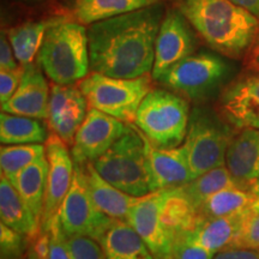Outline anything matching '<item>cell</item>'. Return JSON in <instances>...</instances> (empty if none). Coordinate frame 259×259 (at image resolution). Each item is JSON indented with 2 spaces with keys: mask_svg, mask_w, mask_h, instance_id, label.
Wrapping results in <instances>:
<instances>
[{
  "mask_svg": "<svg viewBox=\"0 0 259 259\" xmlns=\"http://www.w3.org/2000/svg\"><path fill=\"white\" fill-rule=\"evenodd\" d=\"M92 163L103 179L131 196L143 197L151 192L144 136L132 122L127 124L125 134Z\"/></svg>",
  "mask_w": 259,
  "mask_h": 259,
  "instance_id": "277c9868",
  "label": "cell"
},
{
  "mask_svg": "<svg viewBox=\"0 0 259 259\" xmlns=\"http://www.w3.org/2000/svg\"><path fill=\"white\" fill-rule=\"evenodd\" d=\"M231 66L209 52L193 53L170 67L157 82L192 101H202L225 83Z\"/></svg>",
  "mask_w": 259,
  "mask_h": 259,
  "instance_id": "ba28073f",
  "label": "cell"
},
{
  "mask_svg": "<svg viewBox=\"0 0 259 259\" xmlns=\"http://www.w3.org/2000/svg\"><path fill=\"white\" fill-rule=\"evenodd\" d=\"M233 136L221 118L206 108L194 107L183 145L193 179L213 168L226 166V155Z\"/></svg>",
  "mask_w": 259,
  "mask_h": 259,
  "instance_id": "52a82bcc",
  "label": "cell"
},
{
  "mask_svg": "<svg viewBox=\"0 0 259 259\" xmlns=\"http://www.w3.org/2000/svg\"><path fill=\"white\" fill-rule=\"evenodd\" d=\"M18 67H21V65L16 59L8 34L3 29L0 34V70H16Z\"/></svg>",
  "mask_w": 259,
  "mask_h": 259,
  "instance_id": "d590c367",
  "label": "cell"
},
{
  "mask_svg": "<svg viewBox=\"0 0 259 259\" xmlns=\"http://www.w3.org/2000/svg\"><path fill=\"white\" fill-rule=\"evenodd\" d=\"M0 218L2 223L25 235L30 241L41 234L40 222L4 174L0 177Z\"/></svg>",
  "mask_w": 259,
  "mask_h": 259,
  "instance_id": "44dd1931",
  "label": "cell"
},
{
  "mask_svg": "<svg viewBox=\"0 0 259 259\" xmlns=\"http://www.w3.org/2000/svg\"><path fill=\"white\" fill-rule=\"evenodd\" d=\"M83 169L89 192L97 208L109 218L126 222L130 209L141 197L131 196L103 179L92 162L84 164Z\"/></svg>",
  "mask_w": 259,
  "mask_h": 259,
  "instance_id": "ffe728a7",
  "label": "cell"
},
{
  "mask_svg": "<svg viewBox=\"0 0 259 259\" xmlns=\"http://www.w3.org/2000/svg\"><path fill=\"white\" fill-rule=\"evenodd\" d=\"M23 74V66L16 70H0V102L5 103L11 99Z\"/></svg>",
  "mask_w": 259,
  "mask_h": 259,
  "instance_id": "e575fe53",
  "label": "cell"
},
{
  "mask_svg": "<svg viewBox=\"0 0 259 259\" xmlns=\"http://www.w3.org/2000/svg\"><path fill=\"white\" fill-rule=\"evenodd\" d=\"M46 157L50 164L46 199L41 220V233H48L58 216L61 204L72 185L74 162L71 149L63 139L51 132L45 142Z\"/></svg>",
  "mask_w": 259,
  "mask_h": 259,
  "instance_id": "7c38bea8",
  "label": "cell"
},
{
  "mask_svg": "<svg viewBox=\"0 0 259 259\" xmlns=\"http://www.w3.org/2000/svg\"><path fill=\"white\" fill-rule=\"evenodd\" d=\"M166 14L163 3L89 25L90 71L115 78L151 72L155 44Z\"/></svg>",
  "mask_w": 259,
  "mask_h": 259,
  "instance_id": "6da1fadb",
  "label": "cell"
},
{
  "mask_svg": "<svg viewBox=\"0 0 259 259\" xmlns=\"http://www.w3.org/2000/svg\"><path fill=\"white\" fill-rule=\"evenodd\" d=\"M46 155V148L42 143L12 144L0 148V168L2 174L11 180L12 178Z\"/></svg>",
  "mask_w": 259,
  "mask_h": 259,
  "instance_id": "f1b7e54d",
  "label": "cell"
},
{
  "mask_svg": "<svg viewBox=\"0 0 259 259\" xmlns=\"http://www.w3.org/2000/svg\"><path fill=\"white\" fill-rule=\"evenodd\" d=\"M226 167L239 186L253 189L259 180V128H244L233 137Z\"/></svg>",
  "mask_w": 259,
  "mask_h": 259,
  "instance_id": "ac0fdd59",
  "label": "cell"
},
{
  "mask_svg": "<svg viewBox=\"0 0 259 259\" xmlns=\"http://www.w3.org/2000/svg\"><path fill=\"white\" fill-rule=\"evenodd\" d=\"M47 127L41 119L2 112L0 142L4 145L45 143L50 136Z\"/></svg>",
  "mask_w": 259,
  "mask_h": 259,
  "instance_id": "484cf974",
  "label": "cell"
},
{
  "mask_svg": "<svg viewBox=\"0 0 259 259\" xmlns=\"http://www.w3.org/2000/svg\"><path fill=\"white\" fill-rule=\"evenodd\" d=\"M88 107L87 97L78 85L53 83L48 102V128L71 148L74 136L88 114Z\"/></svg>",
  "mask_w": 259,
  "mask_h": 259,
  "instance_id": "5bb4252c",
  "label": "cell"
},
{
  "mask_svg": "<svg viewBox=\"0 0 259 259\" xmlns=\"http://www.w3.org/2000/svg\"><path fill=\"white\" fill-rule=\"evenodd\" d=\"M149 74L138 78H115L90 72L78 83L89 108L114 116L124 122H134L144 97L151 90Z\"/></svg>",
  "mask_w": 259,
  "mask_h": 259,
  "instance_id": "8992f818",
  "label": "cell"
},
{
  "mask_svg": "<svg viewBox=\"0 0 259 259\" xmlns=\"http://www.w3.org/2000/svg\"><path fill=\"white\" fill-rule=\"evenodd\" d=\"M250 208V206H248ZM248 208L231 215L219 216V218L200 219L192 231L186 233L190 240L208 248L213 253L227 250L232 241L240 231L244 220L247 215Z\"/></svg>",
  "mask_w": 259,
  "mask_h": 259,
  "instance_id": "d6986e66",
  "label": "cell"
},
{
  "mask_svg": "<svg viewBox=\"0 0 259 259\" xmlns=\"http://www.w3.org/2000/svg\"><path fill=\"white\" fill-rule=\"evenodd\" d=\"M0 259H8V258H0Z\"/></svg>",
  "mask_w": 259,
  "mask_h": 259,
  "instance_id": "7bdbcfd3",
  "label": "cell"
},
{
  "mask_svg": "<svg viewBox=\"0 0 259 259\" xmlns=\"http://www.w3.org/2000/svg\"><path fill=\"white\" fill-rule=\"evenodd\" d=\"M216 253L209 251L186 236H180L174 248L173 259H213Z\"/></svg>",
  "mask_w": 259,
  "mask_h": 259,
  "instance_id": "d6a6232c",
  "label": "cell"
},
{
  "mask_svg": "<svg viewBox=\"0 0 259 259\" xmlns=\"http://www.w3.org/2000/svg\"><path fill=\"white\" fill-rule=\"evenodd\" d=\"M30 240L4 223L0 225V258L27 259Z\"/></svg>",
  "mask_w": 259,
  "mask_h": 259,
  "instance_id": "4dcf8cb0",
  "label": "cell"
},
{
  "mask_svg": "<svg viewBox=\"0 0 259 259\" xmlns=\"http://www.w3.org/2000/svg\"><path fill=\"white\" fill-rule=\"evenodd\" d=\"M232 186L239 185L232 177L228 168L222 166L213 168L202 176L197 177L196 179L191 180L190 183L181 186L180 189L187 200L192 204L193 208L198 210L204 200L208 199L213 193Z\"/></svg>",
  "mask_w": 259,
  "mask_h": 259,
  "instance_id": "83f0119b",
  "label": "cell"
},
{
  "mask_svg": "<svg viewBox=\"0 0 259 259\" xmlns=\"http://www.w3.org/2000/svg\"><path fill=\"white\" fill-rule=\"evenodd\" d=\"M27 259H41L38 257V254L36 253V251L32 248L31 245H29V250H28V254H27Z\"/></svg>",
  "mask_w": 259,
  "mask_h": 259,
  "instance_id": "ab89813d",
  "label": "cell"
},
{
  "mask_svg": "<svg viewBox=\"0 0 259 259\" xmlns=\"http://www.w3.org/2000/svg\"><path fill=\"white\" fill-rule=\"evenodd\" d=\"M99 242L105 259H155L143 239L125 221H116Z\"/></svg>",
  "mask_w": 259,
  "mask_h": 259,
  "instance_id": "7402d4cb",
  "label": "cell"
},
{
  "mask_svg": "<svg viewBox=\"0 0 259 259\" xmlns=\"http://www.w3.org/2000/svg\"><path fill=\"white\" fill-rule=\"evenodd\" d=\"M144 141L151 192L181 187L193 180L186 149L183 144L176 148H157L145 136Z\"/></svg>",
  "mask_w": 259,
  "mask_h": 259,
  "instance_id": "9a60e30c",
  "label": "cell"
},
{
  "mask_svg": "<svg viewBox=\"0 0 259 259\" xmlns=\"http://www.w3.org/2000/svg\"><path fill=\"white\" fill-rule=\"evenodd\" d=\"M213 259H259V252L253 250L227 248V250L216 253Z\"/></svg>",
  "mask_w": 259,
  "mask_h": 259,
  "instance_id": "8d00e7d4",
  "label": "cell"
},
{
  "mask_svg": "<svg viewBox=\"0 0 259 259\" xmlns=\"http://www.w3.org/2000/svg\"><path fill=\"white\" fill-rule=\"evenodd\" d=\"M196 30L179 9H169L162 19L155 44L151 77L157 80L170 67L196 52Z\"/></svg>",
  "mask_w": 259,
  "mask_h": 259,
  "instance_id": "8fae6325",
  "label": "cell"
},
{
  "mask_svg": "<svg viewBox=\"0 0 259 259\" xmlns=\"http://www.w3.org/2000/svg\"><path fill=\"white\" fill-rule=\"evenodd\" d=\"M127 122L95 108H89L71 147L73 162L80 166L94 162L125 134Z\"/></svg>",
  "mask_w": 259,
  "mask_h": 259,
  "instance_id": "4fadbf2b",
  "label": "cell"
},
{
  "mask_svg": "<svg viewBox=\"0 0 259 259\" xmlns=\"http://www.w3.org/2000/svg\"><path fill=\"white\" fill-rule=\"evenodd\" d=\"M163 199L164 190L141 197L130 209L126 222L143 239L155 259H173L178 238L164 219Z\"/></svg>",
  "mask_w": 259,
  "mask_h": 259,
  "instance_id": "30bf717a",
  "label": "cell"
},
{
  "mask_svg": "<svg viewBox=\"0 0 259 259\" xmlns=\"http://www.w3.org/2000/svg\"><path fill=\"white\" fill-rule=\"evenodd\" d=\"M51 87L37 63L23 66L17 90L2 105V112L47 120Z\"/></svg>",
  "mask_w": 259,
  "mask_h": 259,
  "instance_id": "e0dca14e",
  "label": "cell"
},
{
  "mask_svg": "<svg viewBox=\"0 0 259 259\" xmlns=\"http://www.w3.org/2000/svg\"><path fill=\"white\" fill-rule=\"evenodd\" d=\"M66 244L73 259H105L100 242L92 238H66Z\"/></svg>",
  "mask_w": 259,
  "mask_h": 259,
  "instance_id": "1f68e13d",
  "label": "cell"
},
{
  "mask_svg": "<svg viewBox=\"0 0 259 259\" xmlns=\"http://www.w3.org/2000/svg\"><path fill=\"white\" fill-rule=\"evenodd\" d=\"M257 199L253 189H244L240 186L227 187L204 200L197 212L200 219L231 215L248 208Z\"/></svg>",
  "mask_w": 259,
  "mask_h": 259,
  "instance_id": "4316f807",
  "label": "cell"
},
{
  "mask_svg": "<svg viewBox=\"0 0 259 259\" xmlns=\"http://www.w3.org/2000/svg\"><path fill=\"white\" fill-rule=\"evenodd\" d=\"M189 101L166 89H151L144 97L134 124L157 148H176L185 141L190 121Z\"/></svg>",
  "mask_w": 259,
  "mask_h": 259,
  "instance_id": "5b68a950",
  "label": "cell"
},
{
  "mask_svg": "<svg viewBox=\"0 0 259 259\" xmlns=\"http://www.w3.org/2000/svg\"><path fill=\"white\" fill-rule=\"evenodd\" d=\"M36 63L53 83H79L90 73L88 29L78 21L57 17L45 34Z\"/></svg>",
  "mask_w": 259,
  "mask_h": 259,
  "instance_id": "3957f363",
  "label": "cell"
},
{
  "mask_svg": "<svg viewBox=\"0 0 259 259\" xmlns=\"http://www.w3.org/2000/svg\"><path fill=\"white\" fill-rule=\"evenodd\" d=\"M161 3V0H76L74 17L79 23L90 25Z\"/></svg>",
  "mask_w": 259,
  "mask_h": 259,
  "instance_id": "cb8c5ba5",
  "label": "cell"
},
{
  "mask_svg": "<svg viewBox=\"0 0 259 259\" xmlns=\"http://www.w3.org/2000/svg\"><path fill=\"white\" fill-rule=\"evenodd\" d=\"M47 259H73L67 247L66 236L61 231L58 218L54 219L53 226L50 231V246H48Z\"/></svg>",
  "mask_w": 259,
  "mask_h": 259,
  "instance_id": "836d02e7",
  "label": "cell"
},
{
  "mask_svg": "<svg viewBox=\"0 0 259 259\" xmlns=\"http://www.w3.org/2000/svg\"><path fill=\"white\" fill-rule=\"evenodd\" d=\"M58 221L66 238L85 236L100 241L118 221L96 206L87 185L83 166L74 163L72 185L58 212Z\"/></svg>",
  "mask_w": 259,
  "mask_h": 259,
  "instance_id": "9c48e42d",
  "label": "cell"
},
{
  "mask_svg": "<svg viewBox=\"0 0 259 259\" xmlns=\"http://www.w3.org/2000/svg\"><path fill=\"white\" fill-rule=\"evenodd\" d=\"M57 17L41 21H29L6 31L8 37L14 50L15 57L21 66H25L34 63L35 57H37L45 34L50 25L56 21Z\"/></svg>",
  "mask_w": 259,
  "mask_h": 259,
  "instance_id": "d4e9b609",
  "label": "cell"
},
{
  "mask_svg": "<svg viewBox=\"0 0 259 259\" xmlns=\"http://www.w3.org/2000/svg\"><path fill=\"white\" fill-rule=\"evenodd\" d=\"M232 2L247 10L250 14L259 19V0H232Z\"/></svg>",
  "mask_w": 259,
  "mask_h": 259,
  "instance_id": "74e56055",
  "label": "cell"
},
{
  "mask_svg": "<svg viewBox=\"0 0 259 259\" xmlns=\"http://www.w3.org/2000/svg\"><path fill=\"white\" fill-rule=\"evenodd\" d=\"M220 113L239 128H259V73L242 77L222 93Z\"/></svg>",
  "mask_w": 259,
  "mask_h": 259,
  "instance_id": "2e32d148",
  "label": "cell"
},
{
  "mask_svg": "<svg viewBox=\"0 0 259 259\" xmlns=\"http://www.w3.org/2000/svg\"><path fill=\"white\" fill-rule=\"evenodd\" d=\"M48 170H50V164L45 155L40 160L32 162L31 164L22 169L17 176L10 180L40 225L45 199H46Z\"/></svg>",
  "mask_w": 259,
  "mask_h": 259,
  "instance_id": "603a6c76",
  "label": "cell"
},
{
  "mask_svg": "<svg viewBox=\"0 0 259 259\" xmlns=\"http://www.w3.org/2000/svg\"><path fill=\"white\" fill-rule=\"evenodd\" d=\"M15 2L21 3V4L28 5V6H44L53 3L54 0H15Z\"/></svg>",
  "mask_w": 259,
  "mask_h": 259,
  "instance_id": "f35d334b",
  "label": "cell"
},
{
  "mask_svg": "<svg viewBox=\"0 0 259 259\" xmlns=\"http://www.w3.org/2000/svg\"><path fill=\"white\" fill-rule=\"evenodd\" d=\"M258 252H259V251H258Z\"/></svg>",
  "mask_w": 259,
  "mask_h": 259,
  "instance_id": "ee69618b",
  "label": "cell"
},
{
  "mask_svg": "<svg viewBox=\"0 0 259 259\" xmlns=\"http://www.w3.org/2000/svg\"><path fill=\"white\" fill-rule=\"evenodd\" d=\"M253 191H254V193L257 194V197L259 198V180L257 181V183L254 184V186H253Z\"/></svg>",
  "mask_w": 259,
  "mask_h": 259,
  "instance_id": "b9f144b4",
  "label": "cell"
},
{
  "mask_svg": "<svg viewBox=\"0 0 259 259\" xmlns=\"http://www.w3.org/2000/svg\"><path fill=\"white\" fill-rule=\"evenodd\" d=\"M253 63L255 66L259 69V40L257 42V46H255V50H254V53H253Z\"/></svg>",
  "mask_w": 259,
  "mask_h": 259,
  "instance_id": "60d3db41",
  "label": "cell"
},
{
  "mask_svg": "<svg viewBox=\"0 0 259 259\" xmlns=\"http://www.w3.org/2000/svg\"><path fill=\"white\" fill-rule=\"evenodd\" d=\"M177 8L212 50L238 57L253 44L259 19L232 0H178Z\"/></svg>",
  "mask_w": 259,
  "mask_h": 259,
  "instance_id": "7a4b0ae2",
  "label": "cell"
},
{
  "mask_svg": "<svg viewBox=\"0 0 259 259\" xmlns=\"http://www.w3.org/2000/svg\"><path fill=\"white\" fill-rule=\"evenodd\" d=\"M229 248L259 251V198L248 208L240 231Z\"/></svg>",
  "mask_w": 259,
  "mask_h": 259,
  "instance_id": "f546056e",
  "label": "cell"
}]
</instances>
